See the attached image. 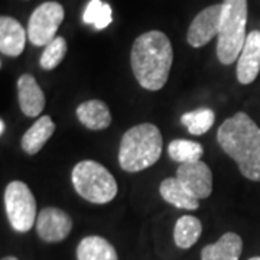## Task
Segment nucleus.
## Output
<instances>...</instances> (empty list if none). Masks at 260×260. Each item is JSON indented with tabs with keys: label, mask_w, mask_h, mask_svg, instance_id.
<instances>
[{
	"label": "nucleus",
	"mask_w": 260,
	"mask_h": 260,
	"mask_svg": "<svg viewBox=\"0 0 260 260\" xmlns=\"http://www.w3.org/2000/svg\"><path fill=\"white\" fill-rule=\"evenodd\" d=\"M28 30L10 16L0 18V51L3 55L19 56L26 45Z\"/></svg>",
	"instance_id": "ddd939ff"
},
{
	"label": "nucleus",
	"mask_w": 260,
	"mask_h": 260,
	"mask_svg": "<svg viewBox=\"0 0 260 260\" xmlns=\"http://www.w3.org/2000/svg\"><path fill=\"white\" fill-rule=\"evenodd\" d=\"M203 233L201 221L192 215H182L175 223L174 230V240L175 244L181 249H189L198 242L200 236Z\"/></svg>",
	"instance_id": "6ab92c4d"
},
{
	"label": "nucleus",
	"mask_w": 260,
	"mask_h": 260,
	"mask_svg": "<svg viewBox=\"0 0 260 260\" xmlns=\"http://www.w3.org/2000/svg\"><path fill=\"white\" fill-rule=\"evenodd\" d=\"M214 121H215V114L211 109H198L194 112L185 113L181 117V123L191 135L195 136H201L207 133L211 129Z\"/></svg>",
	"instance_id": "412c9836"
},
{
	"label": "nucleus",
	"mask_w": 260,
	"mask_h": 260,
	"mask_svg": "<svg viewBox=\"0 0 260 260\" xmlns=\"http://www.w3.org/2000/svg\"><path fill=\"white\" fill-rule=\"evenodd\" d=\"M73 230V218L68 214L55 208L48 207L41 210L37 218L38 236L47 243L62 242Z\"/></svg>",
	"instance_id": "9d476101"
},
{
	"label": "nucleus",
	"mask_w": 260,
	"mask_h": 260,
	"mask_svg": "<svg viewBox=\"0 0 260 260\" xmlns=\"http://www.w3.org/2000/svg\"><path fill=\"white\" fill-rule=\"evenodd\" d=\"M249 260H260V256H254V257H251V259Z\"/></svg>",
	"instance_id": "a878e982"
},
{
	"label": "nucleus",
	"mask_w": 260,
	"mask_h": 260,
	"mask_svg": "<svg viewBox=\"0 0 260 260\" xmlns=\"http://www.w3.org/2000/svg\"><path fill=\"white\" fill-rule=\"evenodd\" d=\"M64 6L58 2H45L32 12L28 22L29 42L35 47H47L56 38L64 22Z\"/></svg>",
	"instance_id": "0eeeda50"
},
{
	"label": "nucleus",
	"mask_w": 260,
	"mask_h": 260,
	"mask_svg": "<svg viewBox=\"0 0 260 260\" xmlns=\"http://www.w3.org/2000/svg\"><path fill=\"white\" fill-rule=\"evenodd\" d=\"M159 192L162 198L168 204H172L177 208L182 210H197L198 208V200L186 191V188L178 178H167L160 182Z\"/></svg>",
	"instance_id": "a211bd4d"
},
{
	"label": "nucleus",
	"mask_w": 260,
	"mask_h": 260,
	"mask_svg": "<svg viewBox=\"0 0 260 260\" xmlns=\"http://www.w3.org/2000/svg\"><path fill=\"white\" fill-rule=\"evenodd\" d=\"M168 153L172 160H175L181 165V164L201 160L203 155H204V148L201 143L194 142V140L175 139L169 143Z\"/></svg>",
	"instance_id": "aec40b11"
},
{
	"label": "nucleus",
	"mask_w": 260,
	"mask_h": 260,
	"mask_svg": "<svg viewBox=\"0 0 260 260\" xmlns=\"http://www.w3.org/2000/svg\"><path fill=\"white\" fill-rule=\"evenodd\" d=\"M78 260H119L112 243L100 236L84 237L77 247Z\"/></svg>",
	"instance_id": "f3484780"
},
{
	"label": "nucleus",
	"mask_w": 260,
	"mask_h": 260,
	"mask_svg": "<svg viewBox=\"0 0 260 260\" xmlns=\"http://www.w3.org/2000/svg\"><path fill=\"white\" fill-rule=\"evenodd\" d=\"M84 23L93 25L97 30L106 29L112 23V8L102 0H90L83 15Z\"/></svg>",
	"instance_id": "4be33fe9"
},
{
	"label": "nucleus",
	"mask_w": 260,
	"mask_h": 260,
	"mask_svg": "<svg viewBox=\"0 0 260 260\" xmlns=\"http://www.w3.org/2000/svg\"><path fill=\"white\" fill-rule=\"evenodd\" d=\"M5 207L10 225L18 233L29 232L37 224V201L25 182L12 181L6 186Z\"/></svg>",
	"instance_id": "423d86ee"
},
{
	"label": "nucleus",
	"mask_w": 260,
	"mask_h": 260,
	"mask_svg": "<svg viewBox=\"0 0 260 260\" xmlns=\"http://www.w3.org/2000/svg\"><path fill=\"white\" fill-rule=\"evenodd\" d=\"M18 99L20 110L28 117H37L45 109V95L34 75L23 74L19 77Z\"/></svg>",
	"instance_id": "f8f14e48"
},
{
	"label": "nucleus",
	"mask_w": 260,
	"mask_h": 260,
	"mask_svg": "<svg viewBox=\"0 0 260 260\" xmlns=\"http://www.w3.org/2000/svg\"><path fill=\"white\" fill-rule=\"evenodd\" d=\"M177 178L198 201L208 198L213 192V172L203 160L181 164L177 169Z\"/></svg>",
	"instance_id": "6e6552de"
},
{
	"label": "nucleus",
	"mask_w": 260,
	"mask_h": 260,
	"mask_svg": "<svg viewBox=\"0 0 260 260\" xmlns=\"http://www.w3.org/2000/svg\"><path fill=\"white\" fill-rule=\"evenodd\" d=\"M217 142L239 165L243 177L260 182V127L249 114L239 112L225 119L218 127Z\"/></svg>",
	"instance_id": "f257e3e1"
},
{
	"label": "nucleus",
	"mask_w": 260,
	"mask_h": 260,
	"mask_svg": "<svg viewBox=\"0 0 260 260\" xmlns=\"http://www.w3.org/2000/svg\"><path fill=\"white\" fill-rule=\"evenodd\" d=\"M260 73V30H251L237 59L236 75L243 85L251 84Z\"/></svg>",
	"instance_id": "9b49d317"
},
{
	"label": "nucleus",
	"mask_w": 260,
	"mask_h": 260,
	"mask_svg": "<svg viewBox=\"0 0 260 260\" xmlns=\"http://www.w3.org/2000/svg\"><path fill=\"white\" fill-rule=\"evenodd\" d=\"M164 139L160 130L152 123L130 127L121 138L119 164L126 172H140L155 165L162 155Z\"/></svg>",
	"instance_id": "7ed1b4c3"
},
{
	"label": "nucleus",
	"mask_w": 260,
	"mask_h": 260,
	"mask_svg": "<svg viewBox=\"0 0 260 260\" xmlns=\"http://www.w3.org/2000/svg\"><path fill=\"white\" fill-rule=\"evenodd\" d=\"M221 6L217 56L221 64L230 65L239 59L247 38V0H224Z\"/></svg>",
	"instance_id": "20e7f679"
},
{
	"label": "nucleus",
	"mask_w": 260,
	"mask_h": 260,
	"mask_svg": "<svg viewBox=\"0 0 260 260\" xmlns=\"http://www.w3.org/2000/svg\"><path fill=\"white\" fill-rule=\"evenodd\" d=\"M67 54V41L62 37H56L51 44H48L44 54L41 55L39 64L44 70H54L64 61Z\"/></svg>",
	"instance_id": "5701e85b"
},
{
	"label": "nucleus",
	"mask_w": 260,
	"mask_h": 260,
	"mask_svg": "<svg viewBox=\"0 0 260 260\" xmlns=\"http://www.w3.org/2000/svg\"><path fill=\"white\" fill-rule=\"evenodd\" d=\"M5 130H6V123H5V120H0V133L3 135Z\"/></svg>",
	"instance_id": "b1692460"
},
{
	"label": "nucleus",
	"mask_w": 260,
	"mask_h": 260,
	"mask_svg": "<svg viewBox=\"0 0 260 260\" xmlns=\"http://www.w3.org/2000/svg\"><path fill=\"white\" fill-rule=\"evenodd\" d=\"M77 117L87 129L104 130L112 123V114L102 100H88L77 107Z\"/></svg>",
	"instance_id": "2eb2a0df"
},
{
	"label": "nucleus",
	"mask_w": 260,
	"mask_h": 260,
	"mask_svg": "<svg viewBox=\"0 0 260 260\" xmlns=\"http://www.w3.org/2000/svg\"><path fill=\"white\" fill-rule=\"evenodd\" d=\"M242 250V237L237 233L229 232L215 243L205 246L201 251V260H239Z\"/></svg>",
	"instance_id": "4468645a"
},
{
	"label": "nucleus",
	"mask_w": 260,
	"mask_h": 260,
	"mask_svg": "<svg viewBox=\"0 0 260 260\" xmlns=\"http://www.w3.org/2000/svg\"><path fill=\"white\" fill-rule=\"evenodd\" d=\"M221 13H223L221 5H213L201 10L189 25L186 34L188 44L194 48H201L214 39V37H218Z\"/></svg>",
	"instance_id": "1a4fd4ad"
},
{
	"label": "nucleus",
	"mask_w": 260,
	"mask_h": 260,
	"mask_svg": "<svg viewBox=\"0 0 260 260\" xmlns=\"http://www.w3.org/2000/svg\"><path fill=\"white\" fill-rule=\"evenodd\" d=\"M174 62L169 38L160 30H149L136 38L130 52V64L140 87L158 91L167 84Z\"/></svg>",
	"instance_id": "f03ea898"
},
{
	"label": "nucleus",
	"mask_w": 260,
	"mask_h": 260,
	"mask_svg": "<svg viewBox=\"0 0 260 260\" xmlns=\"http://www.w3.org/2000/svg\"><path fill=\"white\" fill-rule=\"evenodd\" d=\"M55 132V123L49 116H42L39 117L30 127H29L23 138H22V149L28 155H35L41 149L45 146L49 138Z\"/></svg>",
	"instance_id": "dca6fc26"
},
{
	"label": "nucleus",
	"mask_w": 260,
	"mask_h": 260,
	"mask_svg": "<svg viewBox=\"0 0 260 260\" xmlns=\"http://www.w3.org/2000/svg\"><path fill=\"white\" fill-rule=\"evenodd\" d=\"M73 185L77 194L93 204H107L117 195V182L107 168L95 160H81L73 169Z\"/></svg>",
	"instance_id": "39448f33"
},
{
	"label": "nucleus",
	"mask_w": 260,
	"mask_h": 260,
	"mask_svg": "<svg viewBox=\"0 0 260 260\" xmlns=\"http://www.w3.org/2000/svg\"><path fill=\"white\" fill-rule=\"evenodd\" d=\"M2 260H19L18 257H15V256H6V257H3Z\"/></svg>",
	"instance_id": "393cba45"
}]
</instances>
